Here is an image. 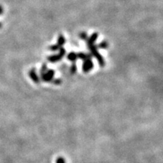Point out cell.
Here are the masks:
<instances>
[{"mask_svg": "<svg viewBox=\"0 0 163 163\" xmlns=\"http://www.w3.org/2000/svg\"><path fill=\"white\" fill-rule=\"evenodd\" d=\"M87 46H88V50H89L90 54L91 55V56L95 57V58H96V60H98L99 65L101 67H104L105 64H106L104 57L101 55V53H100L99 51H98V48H97L96 45L94 44V45H87Z\"/></svg>", "mask_w": 163, "mask_h": 163, "instance_id": "1", "label": "cell"}, {"mask_svg": "<svg viewBox=\"0 0 163 163\" xmlns=\"http://www.w3.org/2000/svg\"><path fill=\"white\" fill-rule=\"evenodd\" d=\"M67 54V52H66V49L62 47L59 49L58 53L56 54V55H49L48 57H47V60L50 63H52V64H55V63H57V62H59L60 60H61L62 59L64 58V56Z\"/></svg>", "mask_w": 163, "mask_h": 163, "instance_id": "2", "label": "cell"}, {"mask_svg": "<svg viewBox=\"0 0 163 163\" xmlns=\"http://www.w3.org/2000/svg\"><path fill=\"white\" fill-rule=\"evenodd\" d=\"M55 71L54 70H52V69L51 70H48L45 73L43 74L42 76H40L41 77L40 79H42L45 83H51L52 79H54V77H55Z\"/></svg>", "mask_w": 163, "mask_h": 163, "instance_id": "3", "label": "cell"}, {"mask_svg": "<svg viewBox=\"0 0 163 163\" xmlns=\"http://www.w3.org/2000/svg\"><path fill=\"white\" fill-rule=\"evenodd\" d=\"M94 68V63L92 59H88V60H83V71L85 73H88Z\"/></svg>", "mask_w": 163, "mask_h": 163, "instance_id": "4", "label": "cell"}, {"mask_svg": "<svg viewBox=\"0 0 163 163\" xmlns=\"http://www.w3.org/2000/svg\"><path fill=\"white\" fill-rule=\"evenodd\" d=\"M29 74V76L32 80H33V83H35L36 84H39L40 83V78L38 76V74L36 73V71L34 68L31 69L30 70L28 73Z\"/></svg>", "mask_w": 163, "mask_h": 163, "instance_id": "5", "label": "cell"}, {"mask_svg": "<svg viewBox=\"0 0 163 163\" xmlns=\"http://www.w3.org/2000/svg\"><path fill=\"white\" fill-rule=\"evenodd\" d=\"M98 36H99V33H97V32H95L93 33L90 36H88V38L87 39V45H91L95 44V42L98 40Z\"/></svg>", "mask_w": 163, "mask_h": 163, "instance_id": "6", "label": "cell"}, {"mask_svg": "<svg viewBox=\"0 0 163 163\" xmlns=\"http://www.w3.org/2000/svg\"><path fill=\"white\" fill-rule=\"evenodd\" d=\"M77 57L82 60H85L88 59H92V56L90 53H85V52H79L77 53Z\"/></svg>", "mask_w": 163, "mask_h": 163, "instance_id": "7", "label": "cell"}, {"mask_svg": "<svg viewBox=\"0 0 163 163\" xmlns=\"http://www.w3.org/2000/svg\"><path fill=\"white\" fill-rule=\"evenodd\" d=\"M67 58L69 61L74 63V62H76V60L78 59L77 53H76V52H70V53H68V55H67Z\"/></svg>", "mask_w": 163, "mask_h": 163, "instance_id": "8", "label": "cell"}, {"mask_svg": "<svg viewBox=\"0 0 163 163\" xmlns=\"http://www.w3.org/2000/svg\"><path fill=\"white\" fill-rule=\"evenodd\" d=\"M96 46L98 49H107L109 47V43L106 40H103V41L98 43V44H97Z\"/></svg>", "mask_w": 163, "mask_h": 163, "instance_id": "9", "label": "cell"}, {"mask_svg": "<svg viewBox=\"0 0 163 163\" xmlns=\"http://www.w3.org/2000/svg\"><path fill=\"white\" fill-rule=\"evenodd\" d=\"M66 43V39L63 34H59L58 38H57V44L60 47H63Z\"/></svg>", "mask_w": 163, "mask_h": 163, "instance_id": "10", "label": "cell"}, {"mask_svg": "<svg viewBox=\"0 0 163 163\" xmlns=\"http://www.w3.org/2000/svg\"><path fill=\"white\" fill-rule=\"evenodd\" d=\"M60 48H62V47H60L57 44H54V45H50L48 47V50L51 52H57V51H59Z\"/></svg>", "mask_w": 163, "mask_h": 163, "instance_id": "11", "label": "cell"}, {"mask_svg": "<svg viewBox=\"0 0 163 163\" xmlns=\"http://www.w3.org/2000/svg\"><path fill=\"white\" fill-rule=\"evenodd\" d=\"M79 38L81 39L82 40H83V41H87L88 38V35L87 32H85V31H83V32H81L80 33H79Z\"/></svg>", "mask_w": 163, "mask_h": 163, "instance_id": "12", "label": "cell"}, {"mask_svg": "<svg viewBox=\"0 0 163 163\" xmlns=\"http://www.w3.org/2000/svg\"><path fill=\"white\" fill-rule=\"evenodd\" d=\"M70 73L71 74H75L76 73V71H77V66H76V62H74V63H73L72 65H71L70 68Z\"/></svg>", "mask_w": 163, "mask_h": 163, "instance_id": "13", "label": "cell"}, {"mask_svg": "<svg viewBox=\"0 0 163 163\" xmlns=\"http://www.w3.org/2000/svg\"><path fill=\"white\" fill-rule=\"evenodd\" d=\"M47 70H48V66H47L46 64H43L42 65L41 69H40V76H42Z\"/></svg>", "mask_w": 163, "mask_h": 163, "instance_id": "14", "label": "cell"}, {"mask_svg": "<svg viewBox=\"0 0 163 163\" xmlns=\"http://www.w3.org/2000/svg\"><path fill=\"white\" fill-rule=\"evenodd\" d=\"M51 83H52L54 85H60L62 83V79H60V78H57V79H53L52 80V82H51Z\"/></svg>", "mask_w": 163, "mask_h": 163, "instance_id": "15", "label": "cell"}, {"mask_svg": "<svg viewBox=\"0 0 163 163\" xmlns=\"http://www.w3.org/2000/svg\"><path fill=\"white\" fill-rule=\"evenodd\" d=\"M56 163H66V161L63 157H58L56 160Z\"/></svg>", "mask_w": 163, "mask_h": 163, "instance_id": "16", "label": "cell"}, {"mask_svg": "<svg viewBox=\"0 0 163 163\" xmlns=\"http://www.w3.org/2000/svg\"><path fill=\"white\" fill-rule=\"evenodd\" d=\"M4 12V9L2 8V6L1 5H0V15H2V14H3Z\"/></svg>", "mask_w": 163, "mask_h": 163, "instance_id": "17", "label": "cell"}, {"mask_svg": "<svg viewBox=\"0 0 163 163\" xmlns=\"http://www.w3.org/2000/svg\"><path fill=\"white\" fill-rule=\"evenodd\" d=\"M2 27V22H0V29Z\"/></svg>", "mask_w": 163, "mask_h": 163, "instance_id": "18", "label": "cell"}]
</instances>
